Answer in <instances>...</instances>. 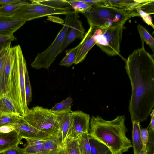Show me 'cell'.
Instances as JSON below:
<instances>
[{
  "mask_svg": "<svg viewBox=\"0 0 154 154\" xmlns=\"http://www.w3.org/2000/svg\"><path fill=\"white\" fill-rule=\"evenodd\" d=\"M142 46L129 56L125 65L131 86L128 107L131 119L140 123L147 120L154 107L153 56Z\"/></svg>",
  "mask_w": 154,
  "mask_h": 154,
  "instance_id": "1",
  "label": "cell"
},
{
  "mask_svg": "<svg viewBox=\"0 0 154 154\" xmlns=\"http://www.w3.org/2000/svg\"><path fill=\"white\" fill-rule=\"evenodd\" d=\"M124 115L118 116L112 120H106L97 115L90 120L89 139L95 140L106 146L112 154H123L132 147L126 136L128 131Z\"/></svg>",
  "mask_w": 154,
  "mask_h": 154,
  "instance_id": "2",
  "label": "cell"
},
{
  "mask_svg": "<svg viewBox=\"0 0 154 154\" xmlns=\"http://www.w3.org/2000/svg\"><path fill=\"white\" fill-rule=\"evenodd\" d=\"M11 67L6 94L22 116L29 109L25 93V74L27 70L26 60L19 45L11 48Z\"/></svg>",
  "mask_w": 154,
  "mask_h": 154,
  "instance_id": "3",
  "label": "cell"
},
{
  "mask_svg": "<svg viewBox=\"0 0 154 154\" xmlns=\"http://www.w3.org/2000/svg\"><path fill=\"white\" fill-rule=\"evenodd\" d=\"M83 14L90 26L103 28L115 26L131 17L140 16L136 11L131 12L105 5L93 6L90 12Z\"/></svg>",
  "mask_w": 154,
  "mask_h": 154,
  "instance_id": "4",
  "label": "cell"
},
{
  "mask_svg": "<svg viewBox=\"0 0 154 154\" xmlns=\"http://www.w3.org/2000/svg\"><path fill=\"white\" fill-rule=\"evenodd\" d=\"M65 22L52 43L44 51L38 53L31 66L35 69H48L51 64L60 53L61 46L70 28L78 19V14L71 11L66 15Z\"/></svg>",
  "mask_w": 154,
  "mask_h": 154,
  "instance_id": "5",
  "label": "cell"
},
{
  "mask_svg": "<svg viewBox=\"0 0 154 154\" xmlns=\"http://www.w3.org/2000/svg\"><path fill=\"white\" fill-rule=\"evenodd\" d=\"M23 117L28 123L38 130L53 138L60 139L56 116L49 109L37 106L29 109Z\"/></svg>",
  "mask_w": 154,
  "mask_h": 154,
  "instance_id": "6",
  "label": "cell"
},
{
  "mask_svg": "<svg viewBox=\"0 0 154 154\" xmlns=\"http://www.w3.org/2000/svg\"><path fill=\"white\" fill-rule=\"evenodd\" d=\"M126 21L108 27H96L93 38L97 45L107 55L111 56L120 55L124 26Z\"/></svg>",
  "mask_w": 154,
  "mask_h": 154,
  "instance_id": "7",
  "label": "cell"
},
{
  "mask_svg": "<svg viewBox=\"0 0 154 154\" xmlns=\"http://www.w3.org/2000/svg\"><path fill=\"white\" fill-rule=\"evenodd\" d=\"M16 10L11 15L26 22L45 16L53 15H66L72 9L70 6L62 8H52L31 1Z\"/></svg>",
  "mask_w": 154,
  "mask_h": 154,
  "instance_id": "8",
  "label": "cell"
},
{
  "mask_svg": "<svg viewBox=\"0 0 154 154\" xmlns=\"http://www.w3.org/2000/svg\"><path fill=\"white\" fill-rule=\"evenodd\" d=\"M10 125L13 127L19 137L21 139L28 138L47 140L54 138L31 125L24 119L23 116L16 123Z\"/></svg>",
  "mask_w": 154,
  "mask_h": 154,
  "instance_id": "9",
  "label": "cell"
},
{
  "mask_svg": "<svg viewBox=\"0 0 154 154\" xmlns=\"http://www.w3.org/2000/svg\"><path fill=\"white\" fill-rule=\"evenodd\" d=\"M71 114L72 127L69 138L76 139L82 134L88 132L90 118L89 114L80 110H71Z\"/></svg>",
  "mask_w": 154,
  "mask_h": 154,
  "instance_id": "10",
  "label": "cell"
},
{
  "mask_svg": "<svg viewBox=\"0 0 154 154\" xmlns=\"http://www.w3.org/2000/svg\"><path fill=\"white\" fill-rule=\"evenodd\" d=\"M71 111V109H69L53 112L55 114L58 122L62 146L69 138L71 134L72 124Z\"/></svg>",
  "mask_w": 154,
  "mask_h": 154,
  "instance_id": "11",
  "label": "cell"
},
{
  "mask_svg": "<svg viewBox=\"0 0 154 154\" xmlns=\"http://www.w3.org/2000/svg\"><path fill=\"white\" fill-rule=\"evenodd\" d=\"M26 22L24 20L14 16L0 14V34L13 35Z\"/></svg>",
  "mask_w": 154,
  "mask_h": 154,
  "instance_id": "12",
  "label": "cell"
},
{
  "mask_svg": "<svg viewBox=\"0 0 154 154\" xmlns=\"http://www.w3.org/2000/svg\"><path fill=\"white\" fill-rule=\"evenodd\" d=\"M104 5H108L132 12L141 7L149 0H103Z\"/></svg>",
  "mask_w": 154,
  "mask_h": 154,
  "instance_id": "13",
  "label": "cell"
},
{
  "mask_svg": "<svg viewBox=\"0 0 154 154\" xmlns=\"http://www.w3.org/2000/svg\"><path fill=\"white\" fill-rule=\"evenodd\" d=\"M85 29L82 22L78 19L69 30L61 46L60 53L76 39L79 38L82 39L85 35Z\"/></svg>",
  "mask_w": 154,
  "mask_h": 154,
  "instance_id": "14",
  "label": "cell"
},
{
  "mask_svg": "<svg viewBox=\"0 0 154 154\" xmlns=\"http://www.w3.org/2000/svg\"><path fill=\"white\" fill-rule=\"evenodd\" d=\"M96 28V27L90 26L87 32V37L79 50L75 64H77L82 62L85 58L89 51L96 44L93 37Z\"/></svg>",
  "mask_w": 154,
  "mask_h": 154,
  "instance_id": "15",
  "label": "cell"
},
{
  "mask_svg": "<svg viewBox=\"0 0 154 154\" xmlns=\"http://www.w3.org/2000/svg\"><path fill=\"white\" fill-rule=\"evenodd\" d=\"M21 140L15 130L7 133L0 132V154L18 146Z\"/></svg>",
  "mask_w": 154,
  "mask_h": 154,
  "instance_id": "16",
  "label": "cell"
},
{
  "mask_svg": "<svg viewBox=\"0 0 154 154\" xmlns=\"http://www.w3.org/2000/svg\"><path fill=\"white\" fill-rule=\"evenodd\" d=\"M87 36V32L80 43L75 47L70 49L64 58L60 61L59 65L69 67L75 63L79 50Z\"/></svg>",
  "mask_w": 154,
  "mask_h": 154,
  "instance_id": "17",
  "label": "cell"
},
{
  "mask_svg": "<svg viewBox=\"0 0 154 154\" xmlns=\"http://www.w3.org/2000/svg\"><path fill=\"white\" fill-rule=\"evenodd\" d=\"M133 128L132 131V147L134 154H139L142 150L143 144L140 134V123L132 121Z\"/></svg>",
  "mask_w": 154,
  "mask_h": 154,
  "instance_id": "18",
  "label": "cell"
},
{
  "mask_svg": "<svg viewBox=\"0 0 154 154\" xmlns=\"http://www.w3.org/2000/svg\"><path fill=\"white\" fill-rule=\"evenodd\" d=\"M11 46L0 51V95H6L5 80V67L6 60Z\"/></svg>",
  "mask_w": 154,
  "mask_h": 154,
  "instance_id": "19",
  "label": "cell"
},
{
  "mask_svg": "<svg viewBox=\"0 0 154 154\" xmlns=\"http://www.w3.org/2000/svg\"><path fill=\"white\" fill-rule=\"evenodd\" d=\"M20 114L11 99L6 95H0V114Z\"/></svg>",
  "mask_w": 154,
  "mask_h": 154,
  "instance_id": "20",
  "label": "cell"
},
{
  "mask_svg": "<svg viewBox=\"0 0 154 154\" xmlns=\"http://www.w3.org/2000/svg\"><path fill=\"white\" fill-rule=\"evenodd\" d=\"M60 139L53 138L47 140L43 144L45 150L49 154H55L59 152L62 149Z\"/></svg>",
  "mask_w": 154,
  "mask_h": 154,
  "instance_id": "21",
  "label": "cell"
},
{
  "mask_svg": "<svg viewBox=\"0 0 154 154\" xmlns=\"http://www.w3.org/2000/svg\"><path fill=\"white\" fill-rule=\"evenodd\" d=\"M81 154H91L88 132L82 134L76 139Z\"/></svg>",
  "mask_w": 154,
  "mask_h": 154,
  "instance_id": "22",
  "label": "cell"
},
{
  "mask_svg": "<svg viewBox=\"0 0 154 154\" xmlns=\"http://www.w3.org/2000/svg\"><path fill=\"white\" fill-rule=\"evenodd\" d=\"M72 9L76 13L83 14L90 12L92 6L80 0H66Z\"/></svg>",
  "mask_w": 154,
  "mask_h": 154,
  "instance_id": "23",
  "label": "cell"
},
{
  "mask_svg": "<svg viewBox=\"0 0 154 154\" xmlns=\"http://www.w3.org/2000/svg\"><path fill=\"white\" fill-rule=\"evenodd\" d=\"M138 32L140 34L142 44L143 45L144 42L149 45L152 49L153 54L154 50V38L149 31L144 27L139 24L137 26Z\"/></svg>",
  "mask_w": 154,
  "mask_h": 154,
  "instance_id": "24",
  "label": "cell"
},
{
  "mask_svg": "<svg viewBox=\"0 0 154 154\" xmlns=\"http://www.w3.org/2000/svg\"><path fill=\"white\" fill-rule=\"evenodd\" d=\"M67 154H81L77 139H68L62 146Z\"/></svg>",
  "mask_w": 154,
  "mask_h": 154,
  "instance_id": "25",
  "label": "cell"
},
{
  "mask_svg": "<svg viewBox=\"0 0 154 154\" xmlns=\"http://www.w3.org/2000/svg\"><path fill=\"white\" fill-rule=\"evenodd\" d=\"M30 1L43 4L52 8H62L70 6L66 0H33Z\"/></svg>",
  "mask_w": 154,
  "mask_h": 154,
  "instance_id": "26",
  "label": "cell"
},
{
  "mask_svg": "<svg viewBox=\"0 0 154 154\" xmlns=\"http://www.w3.org/2000/svg\"><path fill=\"white\" fill-rule=\"evenodd\" d=\"M22 116L20 114H0V126L14 123Z\"/></svg>",
  "mask_w": 154,
  "mask_h": 154,
  "instance_id": "27",
  "label": "cell"
},
{
  "mask_svg": "<svg viewBox=\"0 0 154 154\" xmlns=\"http://www.w3.org/2000/svg\"><path fill=\"white\" fill-rule=\"evenodd\" d=\"M23 154H49L45 149L43 144L28 145L23 148Z\"/></svg>",
  "mask_w": 154,
  "mask_h": 154,
  "instance_id": "28",
  "label": "cell"
},
{
  "mask_svg": "<svg viewBox=\"0 0 154 154\" xmlns=\"http://www.w3.org/2000/svg\"><path fill=\"white\" fill-rule=\"evenodd\" d=\"M23 5H0V14L5 16H10L13 13Z\"/></svg>",
  "mask_w": 154,
  "mask_h": 154,
  "instance_id": "29",
  "label": "cell"
},
{
  "mask_svg": "<svg viewBox=\"0 0 154 154\" xmlns=\"http://www.w3.org/2000/svg\"><path fill=\"white\" fill-rule=\"evenodd\" d=\"M16 40L13 35L0 34V51L3 49L11 46L12 41Z\"/></svg>",
  "mask_w": 154,
  "mask_h": 154,
  "instance_id": "30",
  "label": "cell"
},
{
  "mask_svg": "<svg viewBox=\"0 0 154 154\" xmlns=\"http://www.w3.org/2000/svg\"><path fill=\"white\" fill-rule=\"evenodd\" d=\"M25 93L26 103L28 106L32 100V92L27 70L26 71L25 74Z\"/></svg>",
  "mask_w": 154,
  "mask_h": 154,
  "instance_id": "31",
  "label": "cell"
},
{
  "mask_svg": "<svg viewBox=\"0 0 154 154\" xmlns=\"http://www.w3.org/2000/svg\"><path fill=\"white\" fill-rule=\"evenodd\" d=\"M149 138L145 147V154H154V131L149 129Z\"/></svg>",
  "mask_w": 154,
  "mask_h": 154,
  "instance_id": "32",
  "label": "cell"
},
{
  "mask_svg": "<svg viewBox=\"0 0 154 154\" xmlns=\"http://www.w3.org/2000/svg\"><path fill=\"white\" fill-rule=\"evenodd\" d=\"M154 1L150 0L140 8L143 12L150 15L154 14Z\"/></svg>",
  "mask_w": 154,
  "mask_h": 154,
  "instance_id": "33",
  "label": "cell"
},
{
  "mask_svg": "<svg viewBox=\"0 0 154 154\" xmlns=\"http://www.w3.org/2000/svg\"><path fill=\"white\" fill-rule=\"evenodd\" d=\"M136 10L139 14L140 16L141 17L144 21L148 25L151 26L154 29V25L152 22V19L149 15L143 12L141 9L140 8H137Z\"/></svg>",
  "mask_w": 154,
  "mask_h": 154,
  "instance_id": "34",
  "label": "cell"
},
{
  "mask_svg": "<svg viewBox=\"0 0 154 154\" xmlns=\"http://www.w3.org/2000/svg\"><path fill=\"white\" fill-rule=\"evenodd\" d=\"M91 154H98L101 143L93 139H89Z\"/></svg>",
  "mask_w": 154,
  "mask_h": 154,
  "instance_id": "35",
  "label": "cell"
},
{
  "mask_svg": "<svg viewBox=\"0 0 154 154\" xmlns=\"http://www.w3.org/2000/svg\"><path fill=\"white\" fill-rule=\"evenodd\" d=\"M149 125L146 128H140V134L143 145L146 146L149 138Z\"/></svg>",
  "mask_w": 154,
  "mask_h": 154,
  "instance_id": "36",
  "label": "cell"
},
{
  "mask_svg": "<svg viewBox=\"0 0 154 154\" xmlns=\"http://www.w3.org/2000/svg\"><path fill=\"white\" fill-rule=\"evenodd\" d=\"M29 3L28 1L25 0H0V5H25Z\"/></svg>",
  "mask_w": 154,
  "mask_h": 154,
  "instance_id": "37",
  "label": "cell"
},
{
  "mask_svg": "<svg viewBox=\"0 0 154 154\" xmlns=\"http://www.w3.org/2000/svg\"><path fill=\"white\" fill-rule=\"evenodd\" d=\"M71 107H66L61 102L57 103L50 110L52 112H57L66 109H71Z\"/></svg>",
  "mask_w": 154,
  "mask_h": 154,
  "instance_id": "38",
  "label": "cell"
},
{
  "mask_svg": "<svg viewBox=\"0 0 154 154\" xmlns=\"http://www.w3.org/2000/svg\"><path fill=\"white\" fill-rule=\"evenodd\" d=\"M23 148L18 146L9 149L2 152L3 154H23Z\"/></svg>",
  "mask_w": 154,
  "mask_h": 154,
  "instance_id": "39",
  "label": "cell"
},
{
  "mask_svg": "<svg viewBox=\"0 0 154 154\" xmlns=\"http://www.w3.org/2000/svg\"><path fill=\"white\" fill-rule=\"evenodd\" d=\"M27 141L28 145H38L43 144L47 140L32 139L28 138H25Z\"/></svg>",
  "mask_w": 154,
  "mask_h": 154,
  "instance_id": "40",
  "label": "cell"
},
{
  "mask_svg": "<svg viewBox=\"0 0 154 154\" xmlns=\"http://www.w3.org/2000/svg\"><path fill=\"white\" fill-rule=\"evenodd\" d=\"M13 127L10 125H7L0 126V132L7 133L14 130Z\"/></svg>",
  "mask_w": 154,
  "mask_h": 154,
  "instance_id": "41",
  "label": "cell"
},
{
  "mask_svg": "<svg viewBox=\"0 0 154 154\" xmlns=\"http://www.w3.org/2000/svg\"><path fill=\"white\" fill-rule=\"evenodd\" d=\"M85 2H86L91 6H94L98 5H103V0H81Z\"/></svg>",
  "mask_w": 154,
  "mask_h": 154,
  "instance_id": "42",
  "label": "cell"
},
{
  "mask_svg": "<svg viewBox=\"0 0 154 154\" xmlns=\"http://www.w3.org/2000/svg\"><path fill=\"white\" fill-rule=\"evenodd\" d=\"M98 154H112L109 150L104 145L101 144Z\"/></svg>",
  "mask_w": 154,
  "mask_h": 154,
  "instance_id": "43",
  "label": "cell"
},
{
  "mask_svg": "<svg viewBox=\"0 0 154 154\" xmlns=\"http://www.w3.org/2000/svg\"><path fill=\"white\" fill-rule=\"evenodd\" d=\"M154 110L152 109L150 114L151 117V121L149 124V128L152 131H154Z\"/></svg>",
  "mask_w": 154,
  "mask_h": 154,
  "instance_id": "44",
  "label": "cell"
},
{
  "mask_svg": "<svg viewBox=\"0 0 154 154\" xmlns=\"http://www.w3.org/2000/svg\"><path fill=\"white\" fill-rule=\"evenodd\" d=\"M145 147L146 146L143 145V147L142 150L140 152L139 154H145Z\"/></svg>",
  "mask_w": 154,
  "mask_h": 154,
  "instance_id": "45",
  "label": "cell"
},
{
  "mask_svg": "<svg viewBox=\"0 0 154 154\" xmlns=\"http://www.w3.org/2000/svg\"><path fill=\"white\" fill-rule=\"evenodd\" d=\"M60 154H67L65 151L63 149L61 151Z\"/></svg>",
  "mask_w": 154,
  "mask_h": 154,
  "instance_id": "46",
  "label": "cell"
},
{
  "mask_svg": "<svg viewBox=\"0 0 154 154\" xmlns=\"http://www.w3.org/2000/svg\"><path fill=\"white\" fill-rule=\"evenodd\" d=\"M61 151H60L59 152V153H57L55 154H60Z\"/></svg>",
  "mask_w": 154,
  "mask_h": 154,
  "instance_id": "47",
  "label": "cell"
}]
</instances>
